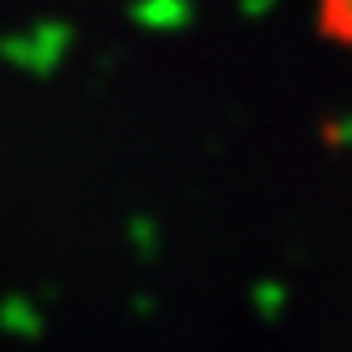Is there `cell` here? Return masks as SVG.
Here are the masks:
<instances>
[{
    "label": "cell",
    "instance_id": "obj_1",
    "mask_svg": "<svg viewBox=\"0 0 352 352\" xmlns=\"http://www.w3.org/2000/svg\"><path fill=\"white\" fill-rule=\"evenodd\" d=\"M314 9H318V30L352 56V0H314Z\"/></svg>",
    "mask_w": 352,
    "mask_h": 352
}]
</instances>
